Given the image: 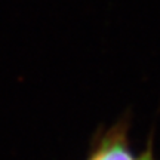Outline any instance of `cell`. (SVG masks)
Here are the masks:
<instances>
[{
  "instance_id": "2",
  "label": "cell",
  "mask_w": 160,
  "mask_h": 160,
  "mask_svg": "<svg viewBox=\"0 0 160 160\" xmlns=\"http://www.w3.org/2000/svg\"><path fill=\"white\" fill-rule=\"evenodd\" d=\"M137 160H156L154 153H153V148H151V144H148L147 150H145V151H144L142 154L139 156Z\"/></svg>"
},
{
  "instance_id": "1",
  "label": "cell",
  "mask_w": 160,
  "mask_h": 160,
  "mask_svg": "<svg viewBox=\"0 0 160 160\" xmlns=\"http://www.w3.org/2000/svg\"><path fill=\"white\" fill-rule=\"evenodd\" d=\"M128 141V132L122 123L111 128L95 145L88 160H137Z\"/></svg>"
}]
</instances>
